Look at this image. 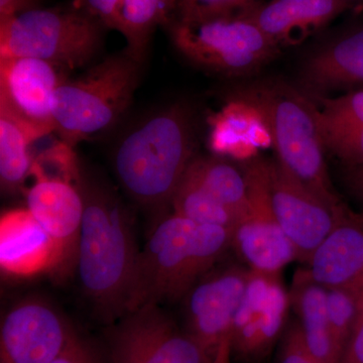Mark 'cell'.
<instances>
[{"instance_id": "4316f807", "label": "cell", "mask_w": 363, "mask_h": 363, "mask_svg": "<svg viewBox=\"0 0 363 363\" xmlns=\"http://www.w3.org/2000/svg\"><path fill=\"white\" fill-rule=\"evenodd\" d=\"M259 4L257 0H178V18L197 21L240 16Z\"/></svg>"}, {"instance_id": "9a60e30c", "label": "cell", "mask_w": 363, "mask_h": 363, "mask_svg": "<svg viewBox=\"0 0 363 363\" xmlns=\"http://www.w3.org/2000/svg\"><path fill=\"white\" fill-rule=\"evenodd\" d=\"M250 269L227 267L198 281L188 293L189 333L213 358L222 341L230 336Z\"/></svg>"}, {"instance_id": "e575fe53", "label": "cell", "mask_w": 363, "mask_h": 363, "mask_svg": "<svg viewBox=\"0 0 363 363\" xmlns=\"http://www.w3.org/2000/svg\"><path fill=\"white\" fill-rule=\"evenodd\" d=\"M352 183L358 193L363 197V167L355 168L352 175Z\"/></svg>"}, {"instance_id": "603a6c76", "label": "cell", "mask_w": 363, "mask_h": 363, "mask_svg": "<svg viewBox=\"0 0 363 363\" xmlns=\"http://www.w3.org/2000/svg\"><path fill=\"white\" fill-rule=\"evenodd\" d=\"M35 142L21 124L0 112V181L6 192H18L30 176L33 159L30 147Z\"/></svg>"}, {"instance_id": "7a4b0ae2", "label": "cell", "mask_w": 363, "mask_h": 363, "mask_svg": "<svg viewBox=\"0 0 363 363\" xmlns=\"http://www.w3.org/2000/svg\"><path fill=\"white\" fill-rule=\"evenodd\" d=\"M225 227L196 223L172 213L155 226L138 264L126 314L188 295L231 245Z\"/></svg>"}, {"instance_id": "d4e9b609", "label": "cell", "mask_w": 363, "mask_h": 363, "mask_svg": "<svg viewBox=\"0 0 363 363\" xmlns=\"http://www.w3.org/2000/svg\"><path fill=\"white\" fill-rule=\"evenodd\" d=\"M318 108L323 140L363 125V90L337 98H322Z\"/></svg>"}, {"instance_id": "f546056e", "label": "cell", "mask_w": 363, "mask_h": 363, "mask_svg": "<svg viewBox=\"0 0 363 363\" xmlns=\"http://www.w3.org/2000/svg\"><path fill=\"white\" fill-rule=\"evenodd\" d=\"M77 4L105 28L121 33L123 0H77Z\"/></svg>"}, {"instance_id": "3957f363", "label": "cell", "mask_w": 363, "mask_h": 363, "mask_svg": "<svg viewBox=\"0 0 363 363\" xmlns=\"http://www.w3.org/2000/svg\"><path fill=\"white\" fill-rule=\"evenodd\" d=\"M190 111L175 104L136 124L117 145L114 169L126 194L147 208L171 204L193 161Z\"/></svg>"}, {"instance_id": "f1b7e54d", "label": "cell", "mask_w": 363, "mask_h": 363, "mask_svg": "<svg viewBox=\"0 0 363 363\" xmlns=\"http://www.w3.org/2000/svg\"><path fill=\"white\" fill-rule=\"evenodd\" d=\"M278 363H324L310 352L303 340L298 324L293 326L284 337L278 357Z\"/></svg>"}, {"instance_id": "30bf717a", "label": "cell", "mask_w": 363, "mask_h": 363, "mask_svg": "<svg viewBox=\"0 0 363 363\" xmlns=\"http://www.w3.org/2000/svg\"><path fill=\"white\" fill-rule=\"evenodd\" d=\"M266 177L277 220L295 248L297 259L308 262L346 209L325 202L279 161L266 162Z\"/></svg>"}, {"instance_id": "d590c367", "label": "cell", "mask_w": 363, "mask_h": 363, "mask_svg": "<svg viewBox=\"0 0 363 363\" xmlns=\"http://www.w3.org/2000/svg\"><path fill=\"white\" fill-rule=\"evenodd\" d=\"M352 7L363 6V0H347Z\"/></svg>"}, {"instance_id": "44dd1931", "label": "cell", "mask_w": 363, "mask_h": 363, "mask_svg": "<svg viewBox=\"0 0 363 363\" xmlns=\"http://www.w3.org/2000/svg\"><path fill=\"white\" fill-rule=\"evenodd\" d=\"M187 171L235 215L238 222L250 212L247 178L228 162L211 157H195Z\"/></svg>"}, {"instance_id": "8fae6325", "label": "cell", "mask_w": 363, "mask_h": 363, "mask_svg": "<svg viewBox=\"0 0 363 363\" xmlns=\"http://www.w3.org/2000/svg\"><path fill=\"white\" fill-rule=\"evenodd\" d=\"M63 67L28 57L0 58V112L13 117L35 140L54 133L52 106Z\"/></svg>"}, {"instance_id": "6da1fadb", "label": "cell", "mask_w": 363, "mask_h": 363, "mask_svg": "<svg viewBox=\"0 0 363 363\" xmlns=\"http://www.w3.org/2000/svg\"><path fill=\"white\" fill-rule=\"evenodd\" d=\"M84 214L76 271L86 296L108 319L128 310L138 255L130 219L111 191L81 177Z\"/></svg>"}, {"instance_id": "4dcf8cb0", "label": "cell", "mask_w": 363, "mask_h": 363, "mask_svg": "<svg viewBox=\"0 0 363 363\" xmlns=\"http://www.w3.org/2000/svg\"><path fill=\"white\" fill-rule=\"evenodd\" d=\"M50 363H101L90 344L76 335L65 350Z\"/></svg>"}, {"instance_id": "ffe728a7", "label": "cell", "mask_w": 363, "mask_h": 363, "mask_svg": "<svg viewBox=\"0 0 363 363\" xmlns=\"http://www.w3.org/2000/svg\"><path fill=\"white\" fill-rule=\"evenodd\" d=\"M291 305L298 318V330L308 350L324 363H342L343 352L332 334L327 312V289L298 269L293 279Z\"/></svg>"}, {"instance_id": "d6a6232c", "label": "cell", "mask_w": 363, "mask_h": 363, "mask_svg": "<svg viewBox=\"0 0 363 363\" xmlns=\"http://www.w3.org/2000/svg\"><path fill=\"white\" fill-rule=\"evenodd\" d=\"M40 0H0V20L39 7Z\"/></svg>"}, {"instance_id": "7402d4cb", "label": "cell", "mask_w": 363, "mask_h": 363, "mask_svg": "<svg viewBox=\"0 0 363 363\" xmlns=\"http://www.w3.org/2000/svg\"><path fill=\"white\" fill-rule=\"evenodd\" d=\"M177 4L178 0H123L121 33L133 58L143 63L152 33L172 23Z\"/></svg>"}, {"instance_id": "4fadbf2b", "label": "cell", "mask_w": 363, "mask_h": 363, "mask_svg": "<svg viewBox=\"0 0 363 363\" xmlns=\"http://www.w3.org/2000/svg\"><path fill=\"white\" fill-rule=\"evenodd\" d=\"M290 304L279 274L250 271L231 329L233 352L247 360L264 357L283 331Z\"/></svg>"}, {"instance_id": "5bb4252c", "label": "cell", "mask_w": 363, "mask_h": 363, "mask_svg": "<svg viewBox=\"0 0 363 363\" xmlns=\"http://www.w3.org/2000/svg\"><path fill=\"white\" fill-rule=\"evenodd\" d=\"M77 335L65 319L43 300L14 305L1 322L0 363H50Z\"/></svg>"}, {"instance_id": "52a82bcc", "label": "cell", "mask_w": 363, "mask_h": 363, "mask_svg": "<svg viewBox=\"0 0 363 363\" xmlns=\"http://www.w3.org/2000/svg\"><path fill=\"white\" fill-rule=\"evenodd\" d=\"M168 26L174 45L186 58L225 75L255 71L279 52L259 26L241 16L173 20Z\"/></svg>"}, {"instance_id": "e0dca14e", "label": "cell", "mask_w": 363, "mask_h": 363, "mask_svg": "<svg viewBox=\"0 0 363 363\" xmlns=\"http://www.w3.org/2000/svg\"><path fill=\"white\" fill-rule=\"evenodd\" d=\"M0 267L16 278L58 274L56 245L26 208L4 212L0 219Z\"/></svg>"}, {"instance_id": "d6986e66", "label": "cell", "mask_w": 363, "mask_h": 363, "mask_svg": "<svg viewBox=\"0 0 363 363\" xmlns=\"http://www.w3.org/2000/svg\"><path fill=\"white\" fill-rule=\"evenodd\" d=\"M302 81L314 93L363 85V23L313 52L305 62Z\"/></svg>"}, {"instance_id": "2e32d148", "label": "cell", "mask_w": 363, "mask_h": 363, "mask_svg": "<svg viewBox=\"0 0 363 363\" xmlns=\"http://www.w3.org/2000/svg\"><path fill=\"white\" fill-rule=\"evenodd\" d=\"M308 272L326 289L363 294V216L346 210L308 260Z\"/></svg>"}, {"instance_id": "277c9868", "label": "cell", "mask_w": 363, "mask_h": 363, "mask_svg": "<svg viewBox=\"0 0 363 363\" xmlns=\"http://www.w3.org/2000/svg\"><path fill=\"white\" fill-rule=\"evenodd\" d=\"M236 104L257 112L274 143L278 161L325 202L341 206L324 159L318 107L309 97L284 82H262L241 88Z\"/></svg>"}, {"instance_id": "5b68a950", "label": "cell", "mask_w": 363, "mask_h": 363, "mask_svg": "<svg viewBox=\"0 0 363 363\" xmlns=\"http://www.w3.org/2000/svg\"><path fill=\"white\" fill-rule=\"evenodd\" d=\"M142 64L124 50L64 81L52 106L54 131L61 142L73 147L116 125L133 100Z\"/></svg>"}, {"instance_id": "1f68e13d", "label": "cell", "mask_w": 363, "mask_h": 363, "mask_svg": "<svg viewBox=\"0 0 363 363\" xmlns=\"http://www.w3.org/2000/svg\"><path fill=\"white\" fill-rule=\"evenodd\" d=\"M342 363H363V294L352 333L344 351Z\"/></svg>"}, {"instance_id": "ac0fdd59", "label": "cell", "mask_w": 363, "mask_h": 363, "mask_svg": "<svg viewBox=\"0 0 363 363\" xmlns=\"http://www.w3.org/2000/svg\"><path fill=\"white\" fill-rule=\"evenodd\" d=\"M350 9L347 0H271L240 16L279 47L302 42Z\"/></svg>"}, {"instance_id": "cb8c5ba5", "label": "cell", "mask_w": 363, "mask_h": 363, "mask_svg": "<svg viewBox=\"0 0 363 363\" xmlns=\"http://www.w3.org/2000/svg\"><path fill=\"white\" fill-rule=\"evenodd\" d=\"M171 205L174 213L196 223L225 227L231 233L238 223L235 215L215 199L188 171L177 188Z\"/></svg>"}, {"instance_id": "7c38bea8", "label": "cell", "mask_w": 363, "mask_h": 363, "mask_svg": "<svg viewBox=\"0 0 363 363\" xmlns=\"http://www.w3.org/2000/svg\"><path fill=\"white\" fill-rule=\"evenodd\" d=\"M247 178L250 210L236 223L231 247L250 271L279 274L297 253L284 233L272 210L267 192L266 162L247 167Z\"/></svg>"}, {"instance_id": "484cf974", "label": "cell", "mask_w": 363, "mask_h": 363, "mask_svg": "<svg viewBox=\"0 0 363 363\" xmlns=\"http://www.w3.org/2000/svg\"><path fill=\"white\" fill-rule=\"evenodd\" d=\"M360 296L342 289H327V312L332 334L343 352L359 310Z\"/></svg>"}, {"instance_id": "ba28073f", "label": "cell", "mask_w": 363, "mask_h": 363, "mask_svg": "<svg viewBox=\"0 0 363 363\" xmlns=\"http://www.w3.org/2000/svg\"><path fill=\"white\" fill-rule=\"evenodd\" d=\"M33 183L26 189V209L44 228L59 255L57 277L76 269L84 214L80 169L33 164Z\"/></svg>"}, {"instance_id": "83f0119b", "label": "cell", "mask_w": 363, "mask_h": 363, "mask_svg": "<svg viewBox=\"0 0 363 363\" xmlns=\"http://www.w3.org/2000/svg\"><path fill=\"white\" fill-rule=\"evenodd\" d=\"M325 149L352 168L363 167V125L324 140Z\"/></svg>"}, {"instance_id": "836d02e7", "label": "cell", "mask_w": 363, "mask_h": 363, "mask_svg": "<svg viewBox=\"0 0 363 363\" xmlns=\"http://www.w3.org/2000/svg\"><path fill=\"white\" fill-rule=\"evenodd\" d=\"M233 353L230 336H228L217 347L211 363H231V355H233Z\"/></svg>"}, {"instance_id": "8992f818", "label": "cell", "mask_w": 363, "mask_h": 363, "mask_svg": "<svg viewBox=\"0 0 363 363\" xmlns=\"http://www.w3.org/2000/svg\"><path fill=\"white\" fill-rule=\"evenodd\" d=\"M105 30L77 2L71 6L38 7L0 20V58L28 57L73 70L96 58Z\"/></svg>"}, {"instance_id": "9c48e42d", "label": "cell", "mask_w": 363, "mask_h": 363, "mask_svg": "<svg viewBox=\"0 0 363 363\" xmlns=\"http://www.w3.org/2000/svg\"><path fill=\"white\" fill-rule=\"evenodd\" d=\"M112 363H211L194 336L160 311L143 306L124 315L109 334Z\"/></svg>"}]
</instances>
